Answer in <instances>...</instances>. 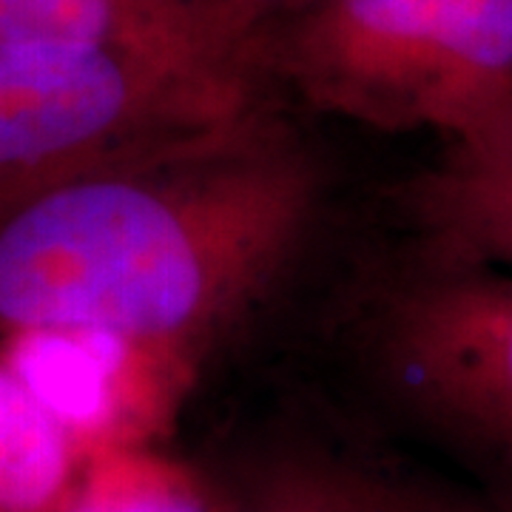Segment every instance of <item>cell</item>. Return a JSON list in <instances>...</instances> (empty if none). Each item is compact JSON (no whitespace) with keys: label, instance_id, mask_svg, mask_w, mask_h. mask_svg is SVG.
Here are the masks:
<instances>
[{"label":"cell","instance_id":"5","mask_svg":"<svg viewBox=\"0 0 512 512\" xmlns=\"http://www.w3.org/2000/svg\"><path fill=\"white\" fill-rule=\"evenodd\" d=\"M0 353L86 458L157 444L194 379L185 367L97 333H12L0 339Z\"/></svg>","mask_w":512,"mask_h":512},{"label":"cell","instance_id":"9","mask_svg":"<svg viewBox=\"0 0 512 512\" xmlns=\"http://www.w3.org/2000/svg\"><path fill=\"white\" fill-rule=\"evenodd\" d=\"M231 512H484L424 484L328 458H288L254 478Z\"/></svg>","mask_w":512,"mask_h":512},{"label":"cell","instance_id":"7","mask_svg":"<svg viewBox=\"0 0 512 512\" xmlns=\"http://www.w3.org/2000/svg\"><path fill=\"white\" fill-rule=\"evenodd\" d=\"M399 200L427 262L512 274V160L484 163L450 151L404 185Z\"/></svg>","mask_w":512,"mask_h":512},{"label":"cell","instance_id":"1","mask_svg":"<svg viewBox=\"0 0 512 512\" xmlns=\"http://www.w3.org/2000/svg\"><path fill=\"white\" fill-rule=\"evenodd\" d=\"M316 197V168L268 117L52 188L0 217V339L97 333L197 373L288 268Z\"/></svg>","mask_w":512,"mask_h":512},{"label":"cell","instance_id":"2","mask_svg":"<svg viewBox=\"0 0 512 512\" xmlns=\"http://www.w3.org/2000/svg\"><path fill=\"white\" fill-rule=\"evenodd\" d=\"M265 74L353 123L512 160V0H308L265 29Z\"/></svg>","mask_w":512,"mask_h":512},{"label":"cell","instance_id":"6","mask_svg":"<svg viewBox=\"0 0 512 512\" xmlns=\"http://www.w3.org/2000/svg\"><path fill=\"white\" fill-rule=\"evenodd\" d=\"M0 43H69L262 83L265 32L222 0H0Z\"/></svg>","mask_w":512,"mask_h":512},{"label":"cell","instance_id":"8","mask_svg":"<svg viewBox=\"0 0 512 512\" xmlns=\"http://www.w3.org/2000/svg\"><path fill=\"white\" fill-rule=\"evenodd\" d=\"M86 453L0 353V512H66Z\"/></svg>","mask_w":512,"mask_h":512},{"label":"cell","instance_id":"11","mask_svg":"<svg viewBox=\"0 0 512 512\" xmlns=\"http://www.w3.org/2000/svg\"><path fill=\"white\" fill-rule=\"evenodd\" d=\"M222 3H228L239 18H245L251 26L265 32L271 23H276V20H282L285 15L296 12V9L305 6L308 0H222Z\"/></svg>","mask_w":512,"mask_h":512},{"label":"cell","instance_id":"3","mask_svg":"<svg viewBox=\"0 0 512 512\" xmlns=\"http://www.w3.org/2000/svg\"><path fill=\"white\" fill-rule=\"evenodd\" d=\"M262 83L69 43H0V217L97 171L220 146Z\"/></svg>","mask_w":512,"mask_h":512},{"label":"cell","instance_id":"4","mask_svg":"<svg viewBox=\"0 0 512 512\" xmlns=\"http://www.w3.org/2000/svg\"><path fill=\"white\" fill-rule=\"evenodd\" d=\"M376 348L407 402L512 470V274L427 262L379 305Z\"/></svg>","mask_w":512,"mask_h":512},{"label":"cell","instance_id":"10","mask_svg":"<svg viewBox=\"0 0 512 512\" xmlns=\"http://www.w3.org/2000/svg\"><path fill=\"white\" fill-rule=\"evenodd\" d=\"M66 512H231V504L194 467L146 444L86 458Z\"/></svg>","mask_w":512,"mask_h":512}]
</instances>
